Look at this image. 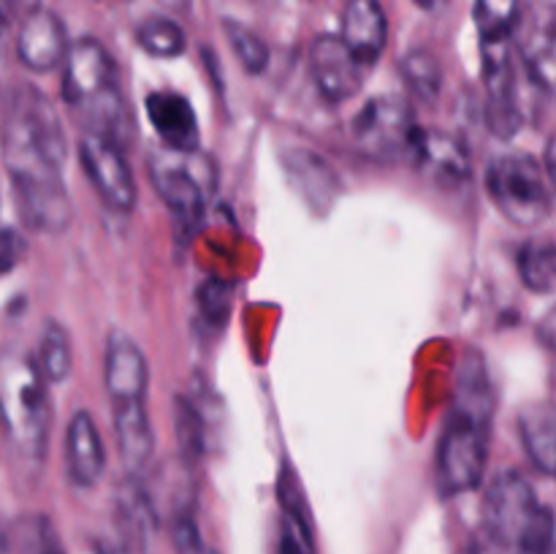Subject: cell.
<instances>
[{
    "instance_id": "6da1fadb",
    "label": "cell",
    "mask_w": 556,
    "mask_h": 554,
    "mask_svg": "<svg viewBox=\"0 0 556 554\" xmlns=\"http://www.w3.org/2000/svg\"><path fill=\"white\" fill-rule=\"evenodd\" d=\"M454 407L445 418L443 435L438 443V492L443 498H456L483 481L489 462L494 421V389L489 380L486 358L470 348L459 364Z\"/></svg>"
},
{
    "instance_id": "7a4b0ae2",
    "label": "cell",
    "mask_w": 556,
    "mask_h": 554,
    "mask_svg": "<svg viewBox=\"0 0 556 554\" xmlns=\"http://www.w3.org/2000/svg\"><path fill=\"white\" fill-rule=\"evenodd\" d=\"M65 152L68 144L52 101L38 87L14 90L0 125V155L14 193L63 182Z\"/></svg>"
},
{
    "instance_id": "3957f363",
    "label": "cell",
    "mask_w": 556,
    "mask_h": 554,
    "mask_svg": "<svg viewBox=\"0 0 556 554\" xmlns=\"http://www.w3.org/2000/svg\"><path fill=\"white\" fill-rule=\"evenodd\" d=\"M63 101L85 123V134L101 136L119 150L130 134L128 106L119 90V71L98 38L68 43L63 58Z\"/></svg>"
},
{
    "instance_id": "277c9868",
    "label": "cell",
    "mask_w": 556,
    "mask_h": 554,
    "mask_svg": "<svg viewBox=\"0 0 556 554\" xmlns=\"http://www.w3.org/2000/svg\"><path fill=\"white\" fill-rule=\"evenodd\" d=\"M0 427L22 465L38 470L47 459L52 402L33 356L0 353Z\"/></svg>"
},
{
    "instance_id": "5b68a950",
    "label": "cell",
    "mask_w": 556,
    "mask_h": 554,
    "mask_svg": "<svg viewBox=\"0 0 556 554\" xmlns=\"http://www.w3.org/2000/svg\"><path fill=\"white\" fill-rule=\"evenodd\" d=\"M486 190L500 212L519 228H538L552 217V179L527 152H505L486 168Z\"/></svg>"
},
{
    "instance_id": "8992f818",
    "label": "cell",
    "mask_w": 556,
    "mask_h": 554,
    "mask_svg": "<svg viewBox=\"0 0 556 554\" xmlns=\"http://www.w3.org/2000/svg\"><path fill=\"white\" fill-rule=\"evenodd\" d=\"M538 511H541V503L530 481L516 470L500 473L489 483L486 498H483V536L494 549L519 552Z\"/></svg>"
},
{
    "instance_id": "52a82bcc",
    "label": "cell",
    "mask_w": 556,
    "mask_h": 554,
    "mask_svg": "<svg viewBox=\"0 0 556 554\" xmlns=\"http://www.w3.org/2000/svg\"><path fill=\"white\" fill-rule=\"evenodd\" d=\"M358 150L378 161H391L410 152L418 134L416 112L402 96H375L358 109L351 125Z\"/></svg>"
},
{
    "instance_id": "ba28073f",
    "label": "cell",
    "mask_w": 556,
    "mask_h": 554,
    "mask_svg": "<svg viewBox=\"0 0 556 554\" xmlns=\"http://www.w3.org/2000/svg\"><path fill=\"white\" fill-rule=\"evenodd\" d=\"M483 85H486V123L497 139L508 141L521 128V106L516 98L514 38L481 41Z\"/></svg>"
},
{
    "instance_id": "9c48e42d",
    "label": "cell",
    "mask_w": 556,
    "mask_h": 554,
    "mask_svg": "<svg viewBox=\"0 0 556 554\" xmlns=\"http://www.w3.org/2000/svg\"><path fill=\"white\" fill-rule=\"evenodd\" d=\"M79 161L85 166L87 179H90L96 193L101 196L109 210L119 212V215L134 212L139 188H136L134 172H130L128 161H125L123 150L117 144L101 139V136L81 134Z\"/></svg>"
},
{
    "instance_id": "30bf717a",
    "label": "cell",
    "mask_w": 556,
    "mask_h": 554,
    "mask_svg": "<svg viewBox=\"0 0 556 554\" xmlns=\"http://www.w3.org/2000/svg\"><path fill=\"white\" fill-rule=\"evenodd\" d=\"M150 182L163 204L182 221H201L206 210V185L190 166L188 155L163 150L150 158Z\"/></svg>"
},
{
    "instance_id": "8fae6325",
    "label": "cell",
    "mask_w": 556,
    "mask_h": 554,
    "mask_svg": "<svg viewBox=\"0 0 556 554\" xmlns=\"http://www.w3.org/2000/svg\"><path fill=\"white\" fill-rule=\"evenodd\" d=\"M309 71L320 96L331 103H342L364 87L367 65L342 43L340 36H318L309 49Z\"/></svg>"
},
{
    "instance_id": "7c38bea8",
    "label": "cell",
    "mask_w": 556,
    "mask_h": 554,
    "mask_svg": "<svg viewBox=\"0 0 556 554\" xmlns=\"http://www.w3.org/2000/svg\"><path fill=\"white\" fill-rule=\"evenodd\" d=\"M280 166L293 193L309 206L313 215H326L340 196V179L334 168L307 147H288L280 152Z\"/></svg>"
},
{
    "instance_id": "4fadbf2b",
    "label": "cell",
    "mask_w": 556,
    "mask_h": 554,
    "mask_svg": "<svg viewBox=\"0 0 556 554\" xmlns=\"http://www.w3.org/2000/svg\"><path fill=\"white\" fill-rule=\"evenodd\" d=\"M16 58L25 68L36 71V74H49V71L63 65L65 52H68V36H65V25L58 14L36 9L20 20L16 27Z\"/></svg>"
},
{
    "instance_id": "5bb4252c",
    "label": "cell",
    "mask_w": 556,
    "mask_h": 554,
    "mask_svg": "<svg viewBox=\"0 0 556 554\" xmlns=\"http://www.w3.org/2000/svg\"><path fill=\"white\" fill-rule=\"evenodd\" d=\"M103 383L112 402L147 400L150 389V364L134 337L112 329L106 337V356H103Z\"/></svg>"
},
{
    "instance_id": "9a60e30c",
    "label": "cell",
    "mask_w": 556,
    "mask_h": 554,
    "mask_svg": "<svg viewBox=\"0 0 556 554\" xmlns=\"http://www.w3.org/2000/svg\"><path fill=\"white\" fill-rule=\"evenodd\" d=\"M147 117L155 128L157 139L166 144V150L179 155H195L201 147L199 119H195L193 103L177 90H155L144 101Z\"/></svg>"
},
{
    "instance_id": "2e32d148",
    "label": "cell",
    "mask_w": 556,
    "mask_h": 554,
    "mask_svg": "<svg viewBox=\"0 0 556 554\" xmlns=\"http://www.w3.org/2000/svg\"><path fill=\"white\" fill-rule=\"evenodd\" d=\"M114 527L128 552L147 554L157 532V508L139 476H125L114 492Z\"/></svg>"
},
{
    "instance_id": "e0dca14e",
    "label": "cell",
    "mask_w": 556,
    "mask_h": 554,
    "mask_svg": "<svg viewBox=\"0 0 556 554\" xmlns=\"http://www.w3.org/2000/svg\"><path fill=\"white\" fill-rule=\"evenodd\" d=\"M410 155L418 163V168L438 182L459 185L470 177V150L459 136L448 134V130L418 128Z\"/></svg>"
},
{
    "instance_id": "ac0fdd59",
    "label": "cell",
    "mask_w": 556,
    "mask_h": 554,
    "mask_svg": "<svg viewBox=\"0 0 556 554\" xmlns=\"http://www.w3.org/2000/svg\"><path fill=\"white\" fill-rule=\"evenodd\" d=\"M340 38L362 65H375L389 43V16L380 0H345Z\"/></svg>"
},
{
    "instance_id": "d6986e66",
    "label": "cell",
    "mask_w": 556,
    "mask_h": 554,
    "mask_svg": "<svg viewBox=\"0 0 556 554\" xmlns=\"http://www.w3.org/2000/svg\"><path fill=\"white\" fill-rule=\"evenodd\" d=\"M65 467L74 487L92 489L106 470V451H103L101 432L96 418L87 411H76L71 416L65 432Z\"/></svg>"
},
{
    "instance_id": "ffe728a7",
    "label": "cell",
    "mask_w": 556,
    "mask_h": 554,
    "mask_svg": "<svg viewBox=\"0 0 556 554\" xmlns=\"http://www.w3.org/2000/svg\"><path fill=\"white\" fill-rule=\"evenodd\" d=\"M519 52L532 85L541 87L543 92H552L556 79V27L554 9L548 3L535 5L530 11Z\"/></svg>"
},
{
    "instance_id": "44dd1931",
    "label": "cell",
    "mask_w": 556,
    "mask_h": 554,
    "mask_svg": "<svg viewBox=\"0 0 556 554\" xmlns=\"http://www.w3.org/2000/svg\"><path fill=\"white\" fill-rule=\"evenodd\" d=\"M112 405L114 438H117L119 459H123L128 476H139L147 467V462H150L152 449H155V435H152L147 400L112 402Z\"/></svg>"
},
{
    "instance_id": "7402d4cb",
    "label": "cell",
    "mask_w": 556,
    "mask_h": 554,
    "mask_svg": "<svg viewBox=\"0 0 556 554\" xmlns=\"http://www.w3.org/2000/svg\"><path fill=\"white\" fill-rule=\"evenodd\" d=\"M277 494H280V543H277V554H318L315 552V532L307 503H304L302 489H299L296 476L291 470H282Z\"/></svg>"
},
{
    "instance_id": "603a6c76",
    "label": "cell",
    "mask_w": 556,
    "mask_h": 554,
    "mask_svg": "<svg viewBox=\"0 0 556 554\" xmlns=\"http://www.w3.org/2000/svg\"><path fill=\"white\" fill-rule=\"evenodd\" d=\"M519 432L527 456L535 465V470L541 476H552L556 454L554 407L548 402H538V405L525 407L519 416Z\"/></svg>"
},
{
    "instance_id": "cb8c5ba5",
    "label": "cell",
    "mask_w": 556,
    "mask_h": 554,
    "mask_svg": "<svg viewBox=\"0 0 556 554\" xmlns=\"http://www.w3.org/2000/svg\"><path fill=\"white\" fill-rule=\"evenodd\" d=\"M41 373L43 380L49 383H63L74 367V348H71V335L60 320H49L47 329L41 335V345H38V356L33 358Z\"/></svg>"
},
{
    "instance_id": "d4e9b609",
    "label": "cell",
    "mask_w": 556,
    "mask_h": 554,
    "mask_svg": "<svg viewBox=\"0 0 556 554\" xmlns=\"http://www.w3.org/2000/svg\"><path fill=\"white\" fill-rule=\"evenodd\" d=\"M400 74L410 92H416L421 101L434 103L443 90V68L440 60L434 58L429 49H410L405 58L400 60Z\"/></svg>"
},
{
    "instance_id": "484cf974",
    "label": "cell",
    "mask_w": 556,
    "mask_h": 554,
    "mask_svg": "<svg viewBox=\"0 0 556 554\" xmlns=\"http://www.w3.org/2000/svg\"><path fill=\"white\" fill-rule=\"evenodd\" d=\"M519 275L535 293H552L556 280V250L548 239H530L519 250Z\"/></svg>"
},
{
    "instance_id": "4316f807",
    "label": "cell",
    "mask_w": 556,
    "mask_h": 554,
    "mask_svg": "<svg viewBox=\"0 0 556 554\" xmlns=\"http://www.w3.org/2000/svg\"><path fill=\"white\" fill-rule=\"evenodd\" d=\"M476 27L481 41L514 38L521 22V0H476Z\"/></svg>"
},
{
    "instance_id": "83f0119b",
    "label": "cell",
    "mask_w": 556,
    "mask_h": 554,
    "mask_svg": "<svg viewBox=\"0 0 556 554\" xmlns=\"http://www.w3.org/2000/svg\"><path fill=\"white\" fill-rule=\"evenodd\" d=\"M136 43L152 58L172 60L188 49V36L182 27L168 16H150L136 27Z\"/></svg>"
},
{
    "instance_id": "f1b7e54d",
    "label": "cell",
    "mask_w": 556,
    "mask_h": 554,
    "mask_svg": "<svg viewBox=\"0 0 556 554\" xmlns=\"http://www.w3.org/2000/svg\"><path fill=\"white\" fill-rule=\"evenodd\" d=\"M223 30H226L228 43H231L233 54L242 63V68L248 74H264L266 65H269V47H266L264 38L253 27L233 20H223Z\"/></svg>"
},
{
    "instance_id": "f546056e",
    "label": "cell",
    "mask_w": 556,
    "mask_h": 554,
    "mask_svg": "<svg viewBox=\"0 0 556 554\" xmlns=\"http://www.w3.org/2000/svg\"><path fill=\"white\" fill-rule=\"evenodd\" d=\"M174 427H177V443L179 454L185 462H195L204 454L206 429L204 418H201L199 407L188 400V396H177V407H174Z\"/></svg>"
},
{
    "instance_id": "4dcf8cb0",
    "label": "cell",
    "mask_w": 556,
    "mask_h": 554,
    "mask_svg": "<svg viewBox=\"0 0 556 554\" xmlns=\"http://www.w3.org/2000/svg\"><path fill=\"white\" fill-rule=\"evenodd\" d=\"M172 546L174 554H220L215 546L204 541L199 525L190 511H179L172 521Z\"/></svg>"
},
{
    "instance_id": "1f68e13d",
    "label": "cell",
    "mask_w": 556,
    "mask_h": 554,
    "mask_svg": "<svg viewBox=\"0 0 556 554\" xmlns=\"http://www.w3.org/2000/svg\"><path fill=\"white\" fill-rule=\"evenodd\" d=\"M519 554H554V514L548 505H541L535 521L521 541Z\"/></svg>"
},
{
    "instance_id": "d6a6232c",
    "label": "cell",
    "mask_w": 556,
    "mask_h": 554,
    "mask_svg": "<svg viewBox=\"0 0 556 554\" xmlns=\"http://www.w3.org/2000/svg\"><path fill=\"white\" fill-rule=\"evenodd\" d=\"M199 304L204 310L206 318L223 324L228 313H231V286L223 280H210L199 293Z\"/></svg>"
},
{
    "instance_id": "836d02e7",
    "label": "cell",
    "mask_w": 556,
    "mask_h": 554,
    "mask_svg": "<svg viewBox=\"0 0 556 554\" xmlns=\"http://www.w3.org/2000/svg\"><path fill=\"white\" fill-rule=\"evenodd\" d=\"M27 253V244L22 239V234H16L14 228L0 226V275L14 269Z\"/></svg>"
},
{
    "instance_id": "e575fe53",
    "label": "cell",
    "mask_w": 556,
    "mask_h": 554,
    "mask_svg": "<svg viewBox=\"0 0 556 554\" xmlns=\"http://www.w3.org/2000/svg\"><path fill=\"white\" fill-rule=\"evenodd\" d=\"M5 11H9L11 20H25L27 14H33L36 9H41V0H0Z\"/></svg>"
},
{
    "instance_id": "d590c367",
    "label": "cell",
    "mask_w": 556,
    "mask_h": 554,
    "mask_svg": "<svg viewBox=\"0 0 556 554\" xmlns=\"http://www.w3.org/2000/svg\"><path fill=\"white\" fill-rule=\"evenodd\" d=\"M11 16H9V11L3 9V5H0V54H3V49H5V43H9V30H11Z\"/></svg>"
},
{
    "instance_id": "8d00e7d4",
    "label": "cell",
    "mask_w": 556,
    "mask_h": 554,
    "mask_svg": "<svg viewBox=\"0 0 556 554\" xmlns=\"http://www.w3.org/2000/svg\"><path fill=\"white\" fill-rule=\"evenodd\" d=\"M157 3H163L166 9H172V11H179V14L190 9V0H157Z\"/></svg>"
},
{
    "instance_id": "74e56055",
    "label": "cell",
    "mask_w": 556,
    "mask_h": 554,
    "mask_svg": "<svg viewBox=\"0 0 556 554\" xmlns=\"http://www.w3.org/2000/svg\"><path fill=\"white\" fill-rule=\"evenodd\" d=\"M416 5H421V9H438V5H443L445 0H413Z\"/></svg>"
},
{
    "instance_id": "f35d334b",
    "label": "cell",
    "mask_w": 556,
    "mask_h": 554,
    "mask_svg": "<svg viewBox=\"0 0 556 554\" xmlns=\"http://www.w3.org/2000/svg\"><path fill=\"white\" fill-rule=\"evenodd\" d=\"M5 546V532H3V525H0V552H3Z\"/></svg>"
}]
</instances>
